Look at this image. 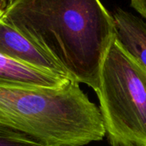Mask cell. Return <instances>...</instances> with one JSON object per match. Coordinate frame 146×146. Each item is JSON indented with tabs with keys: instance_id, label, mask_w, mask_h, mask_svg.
Here are the masks:
<instances>
[{
	"instance_id": "obj_4",
	"label": "cell",
	"mask_w": 146,
	"mask_h": 146,
	"mask_svg": "<svg viewBox=\"0 0 146 146\" xmlns=\"http://www.w3.org/2000/svg\"><path fill=\"white\" fill-rule=\"evenodd\" d=\"M0 55L71 79L66 69L50 53L36 45L7 22L3 18V14L0 15Z\"/></svg>"
},
{
	"instance_id": "obj_6",
	"label": "cell",
	"mask_w": 146,
	"mask_h": 146,
	"mask_svg": "<svg viewBox=\"0 0 146 146\" xmlns=\"http://www.w3.org/2000/svg\"><path fill=\"white\" fill-rule=\"evenodd\" d=\"M112 17L115 40L146 68V22L122 9H117Z\"/></svg>"
},
{
	"instance_id": "obj_2",
	"label": "cell",
	"mask_w": 146,
	"mask_h": 146,
	"mask_svg": "<svg viewBox=\"0 0 146 146\" xmlns=\"http://www.w3.org/2000/svg\"><path fill=\"white\" fill-rule=\"evenodd\" d=\"M69 80L58 87H0V122L45 146H83L105 136L98 109Z\"/></svg>"
},
{
	"instance_id": "obj_3",
	"label": "cell",
	"mask_w": 146,
	"mask_h": 146,
	"mask_svg": "<svg viewBox=\"0 0 146 146\" xmlns=\"http://www.w3.org/2000/svg\"><path fill=\"white\" fill-rule=\"evenodd\" d=\"M111 146H146V68L114 38L96 91Z\"/></svg>"
},
{
	"instance_id": "obj_5",
	"label": "cell",
	"mask_w": 146,
	"mask_h": 146,
	"mask_svg": "<svg viewBox=\"0 0 146 146\" xmlns=\"http://www.w3.org/2000/svg\"><path fill=\"white\" fill-rule=\"evenodd\" d=\"M69 80L0 55L2 88L58 87Z\"/></svg>"
},
{
	"instance_id": "obj_8",
	"label": "cell",
	"mask_w": 146,
	"mask_h": 146,
	"mask_svg": "<svg viewBox=\"0 0 146 146\" xmlns=\"http://www.w3.org/2000/svg\"><path fill=\"white\" fill-rule=\"evenodd\" d=\"M132 6L145 18H146V0H131Z\"/></svg>"
},
{
	"instance_id": "obj_7",
	"label": "cell",
	"mask_w": 146,
	"mask_h": 146,
	"mask_svg": "<svg viewBox=\"0 0 146 146\" xmlns=\"http://www.w3.org/2000/svg\"><path fill=\"white\" fill-rule=\"evenodd\" d=\"M0 146H45L35 138L0 122Z\"/></svg>"
},
{
	"instance_id": "obj_10",
	"label": "cell",
	"mask_w": 146,
	"mask_h": 146,
	"mask_svg": "<svg viewBox=\"0 0 146 146\" xmlns=\"http://www.w3.org/2000/svg\"><path fill=\"white\" fill-rule=\"evenodd\" d=\"M3 12V5L1 4V3H0V15H2Z\"/></svg>"
},
{
	"instance_id": "obj_1",
	"label": "cell",
	"mask_w": 146,
	"mask_h": 146,
	"mask_svg": "<svg viewBox=\"0 0 146 146\" xmlns=\"http://www.w3.org/2000/svg\"><path fill=\"white\" fill-rule=\"evenodd\" d=\"M3 18L50 53L71 79L95 92L112 41V15L100 0H9Z\"/></svg>"
},
{
	"instance_id": "obj_9",
	"label": "cell",
	"mask_w": 146,
	"mask_h": 146,
	"mask_svg": "<svg viewBox=\"0 0 146 146\" xmlns=\"http://www.w3.org/2000/svg\"><path fill=\"white\" fill-rule=\"evenodd\" d=\"M9 0H0V3H1V4L4 7L5 6V4L9 2Z\"/></svg>"
}]
</instances>
